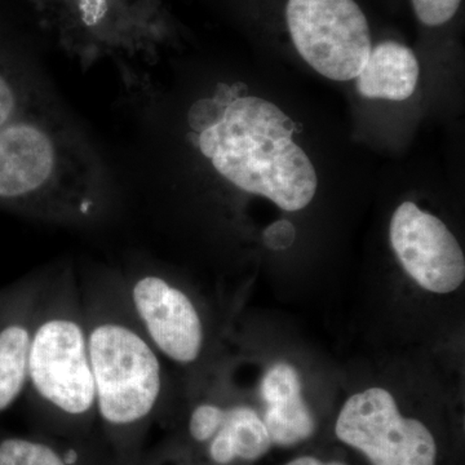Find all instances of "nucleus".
Segmentation results:
<instances>
[{
    "label": "nucleus",
    "instance_id": "f257e3e1",
    "mask_svg": "<svg viewBox=\"0 0 465 465\" xmlns=\"http://www.w3.org/2000/svg\"><path fill=\"white\" fill-rule=\"evenodd\" d=\"M0 203L61 224L108 206L96 155L51 103L0 72Z\"/></svg>",
    "mask_w": 465,
    "mask_h": 465
},
{
    "label": "nucleus",
    "instance_id": "f03ea898",
    "mask_svg": "<svg viewBox=\"0 0 465 465\" xmlns=\"http://www.w3.org/2000/svg\"><path fill=\"white\" fill-rule=\"evenodd\" d=\"M246 94V84H219L213 97L193 104V145L241 191L290 213L302 210L316 195L318 180L311 159L292 142L295 122L274 104Z\"/></svg>",
    "mask_w": 465,
    "mask_h": 465
},
{
    "label": "nucleus",
    "instance_id": "7ed1b4c3",
    "mask_svg": "<svg viewBox=\"0 0 465 465\" xmlns=\"http://www.w3.org/2000/svg\"><path fill=\"white\" fill-rule=\"evenodd\" d=\"M97 428L115 465H139L163 397L162 357L134 318L121 278L82 289Z\"/></svg>",
    "mask_w": 465,
    "mask_h": 465
},
{
    "label": "nucleus",
    "instance_id": "20e7f679",
    "mask_svg": "<svg viewBox=\"0 0 465 465\" xmlns=\"http://www.w3.org/2000/svg\"><path fill=\"white\" fill-rule=\"evenodd\" d=\"M25 394L45 423V433L74 440L96 437L84 298L73 269H63L45 283L34 324Z\"/></svg>",
    "mask_w": 465,
    "mask_h": 465
},
{
    "label": "nucleus",
    "instance_id": "39448f33",
    "mask_svg": "<svg viewBox=\"0 0 465 465\" xmlns=\"http://www.w3.org/2000/svg\"><path fill=\"white\" fill-rule=\"evenodd\" d=\"M336 439L365 457L370 465H437L439 443L432 430L401 414L382 388L353 394L335 423Z\"/></svg>",
    "mask_w": 465,
    "mask_h": 465
},
{
    "label": "nucleus",
    "instance_id": "423d86ee",
    "mask_svg": "<svg viewBox=\"0 0 465 465\" xmlns=\"http://www.w3.org/2000/svg\"><path fill=\"white\" fill-rule=\"evenodd\" d=\"M286 21L296 51L321 75L351 81L365 66L371 34L354 0H289Z\"/></svg>",
    "mask_w": 465,
    "mask_h": 465
},
{
    "label": "nucleus",
    "instance_id": "0eeeda50",
    "mask_svg": "<svg viewBox=\"0 0 465 465\" xmlns=\"http://www.w3.org/2000/svg\"><path fill=\"white\" fill-rule=\"evenodd\" d=\"M121 280L128 305L159 356L180 366L197 362L203 353L206 331L191 296L150 271Z\"/></svg>",
    "mask_w": 465,
    "mask_h": 465
},
{
    "label": "nucleus",
    "instance_id": "6e6552de",
    "mask_svg": "<svg viewBox=\"0 0 465 465\" xmlns=\"http://www.w3.org/2000/svg\"><path fill=\"white\" fill-rule=\"evenodd\" d=\"M390 238L401 265L421 289L450 293L463 284V250L439 217L405 202L391 216Z\"/></svg>",
    "mask_w": 465,
    "mask_h": 465
},
{
    "label": "nucleus",
    "instance_id": "1a4fd4ad",
    "mask_svg": "<svg viewBox=\"0 0 465 465\" xmlns=\"http://www.w3.org/2000/svg\"><path fill=\"white\" fill-rule=\"evenodd\" d=\"M48 275L0 291V414L25 396L30 345Z\"/></svg>",
    "mask_w": 465,
    "mask_h": 465
},
{
    "label": "nucleus",
    "instance_id": "9d476101",
    "mask_svg": "<svg viewBox=\"0 0 465 465\" xmlns=\"http://www.w3.org/2000/svg\"><path fill=\"white\" fill-rule=\"evenodd\" d=\"M266 430L273 446L293 448L316 434L317 421L302 397L298 370L287 362L275 363L260 384Z\"/></svg>",
    "mask_w": 465,
    "mask_h": 465
},
{
    "label": "nucleus",
    "instance_id": "9b49d317",
    "mask_svg": "<svg viewBox=\"0 0 465 465\" xmlns=\"http://www.w3.org/2000/svg\"><path fill=\"white\" fill-rule=\"evenodd\" d=\"M0 465H115L101 436L87 440L52 434L0 439Z\"/></svg>",
    "mask_w": 465,
    "mask_h": 465
},
{
    "label": "nucleus",
    "instance_id": "f8f14e48",
    "mask_svg": "<svg viewBox=\"0 0 465 465\" xmlns=\"http://www.w3.org/2000/svg\"><path fill=\"white\" fill-rule=\"evenodd\" d=\"M273 448L262 415L249 405L226 406L224 420L213 439L201 449L208 465L252 463Z\"/></svg>",
    "mask_w": 465,
    "mask_h": 465
},
{
    "label": "nucleus",
    "instance_id": "ddd939ff",
    "mask_svg": "<svg viewBox=\"0 0 465 465\" xmlns=\"http://www.w3.org/2000/svg\"><path fill=\"white\" fill-rule=\"evenodd\" d=\"M356 81L357 91L366 99L407 100L418 84V58L399 42L379 43Z\"/></svg>",
    "mask_w": 465,
    "mask_h": 465
},
{
    "label": "nucleus",
    "instance_id": "4468645a",
    "mask_svg": "<svg viewBox=\"0 0 465 465\" xmlns=\"http://www.w3.org/2000/svg\"><path fill=\"white\" fill-rule=\"evenodd\" d=\"M226 406L213 401H204L193 407L185 424L186 439L192 446L202 449L213 439L223 420Z\"/></svg>",
    "mask_w": 465,
    "mask_h": 465
},
{
    "label": "nucleus",
    "instance_id": "2eb2a0df",
    "mask_svg": "<svg viewBox=\"0 0 465 465\" xmlns=\"http://www.w3.org/2000/svg\"><path fill=\"white\" fill-rule=\"evenodd\" d=\"M411 3L416 17L423 25L440 26L455 16L461 0H411Z\"/></svg>",
    "mask_w": 465,
    "mask_h": 465
},
{
    "label": "nucleus",
    "instance_id": "dca6fc26",
    "mask_svg": "<svg viewBox=\"0 0 465 465\" xmlns=\"http://www.w3.org/2000/svg\"><path fill=\"white\" fill-rule=\"evenodd\" d=\"M76 14L87 30H97L108 20L112 0H75Z\"/></svg>",
    "mask_w": 465,
    "mask_h": 465
},
{
    "label": "nucleus",
    "instance_id": "f3484780",
    "mask_svg": "<svg viewBox=\"0 0 465 465\" xmlns=\"http://www.w3.org/2000/svg\"><path fill=\"white\" fill-rule=\"evenodd\" d=\"M295 226L287 220H280L269 226L264 232V242L266 246L272 250L289 249L295 241Z\"/></svg>",
    "mask_w": 465,
    "mask_h": 465
},
{
    "label": "nucleus",
    "instance_id": "a211bd4d",
    "mask_svg": "<svg viewBox=\"0 0 465 465\" xmlns=\"http://www.w3.org/2000/svg\"><path fill=\"white\" fill-rule=\"evenodd\" d=\"M139 465H197L193 463L192 459L183 458V452L176 451L168 446V448H161L154 451L146 450L142 461Z\"/></svg>",
    "mask_w": 465,
    "mask_h": 465
},
{
    "label": "nucleus",
    "instance_id": "6ab92c4d",
    "mask_svg": "<svg viewBox=\"0 0 465 465\" xmlns=\"http://www.w3.org/2000/svg\"><path fill=\"white\" fill-rule=\"evenodd\" d=\"M283 465H349L345 463V461L341 460H323V459H320L314 457V455H302V457H296L291 459L290 461H287L286 464Z\"/></svg>",
    "mask_w": 465,
    "mask_h": 465
}]
</instances>
